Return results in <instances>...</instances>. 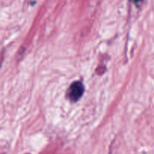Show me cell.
Segmentation results:
<instances>
[{
  "mask_svg": "<svg viewBox=\"0 0 154 154\" xmlns=\"http://www.w3.org/2000/svg\"><path fill=\"white\" fill-rule=\"evenodd\" d=\"M84 87L82 83L79 81L74 82L69 87V90L68 91V97L69 98L72 102H77L78 99H80L84 94Z\"/></svg>",
  "mask_w": 154,
  "mask_h": 154,
  "instance_id": "cell-1",
  "label": "cell"
},
{
  "mask_svg": "<svg viewBox=\"0 0 154 154\" xmlns=\"http://www.w3.org/2000/svg\"><path fill=\"white\" fill-rule=\"evenodd\" d=\"M140 1H141V0H135V2H140Z\"/></svg>",
  "mask_w": 154,
  "mask_h": 154,
  "instance_id": "cell-2",
  "label": "cell"
}]
</instances>
